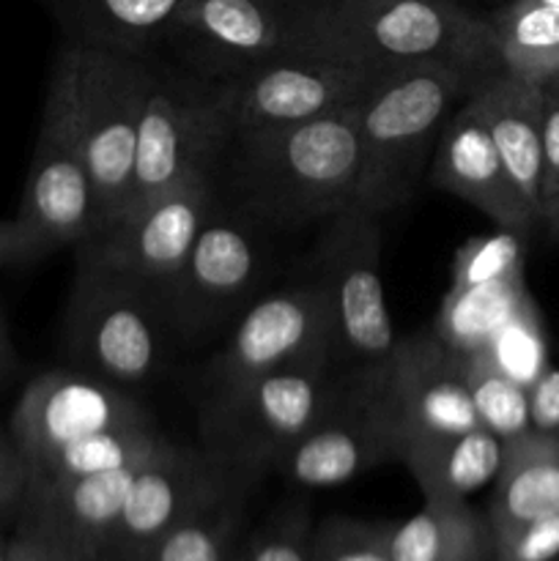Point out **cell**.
<instances>
[{
  "label": "cell",
  "mask_w": 559,
  "mask_h": 561,
  "mask_svg": "<svg viewBox=\"0 0 559 561\" xmlns=\"http://www.w3.org/2000/svg\"><path fill=\"white\" fill-rule=\"evenodd\" d=\"M146 425H153L146 405L115 383L85 370H47L16 400L9 433L33 469L93 433Z\"/></svg>",
  "instance_id": "14"
},
{
  "label": "cell",
  "mask_w": 559,
  "mask_h": 561,
  "mask_svg": "<svg viewBox=\"0 0 559 561\" xmlns=\"http://www.w3.org/2000/svg\"><path fill=\"white\" fill-rule=\"evenodd\" d=\"M524 239L513 230L497 228L488 236H475L466 241L453 261V288L491 283L524 272Z\"/></svg>",
  "instance_id": "32"
},
{
  "label": "cell",
  "mask_w": 559,
  "mask_h": 561,
  "mask_svg": "<svg viewBox=\"0 0 559 561\" xmlns=\"http://www.w3.org/2000/svg\"><path fill=\"white\" fill-rule=\"evenodd\" d=\"M532 431L559 438V367L548 365L529 389Z\"/></svg>",
  "instance_id": "39"
},
{
  "label": "cell",
  "mask_w": 559,
  "mask_h": 561,
  "mask_svg": "<svg viewBox=\"0 0 559 561\" xmlns=\"http://www.w3.org/2000/svg\"><path fill=\"white\" fill-rule=\"evenodd\" d=\"M395 460L392 438L360 370L334 381L332 398L316 422L296 438L272 471L301 488H334Z\"/></svg>",
  "instance_id": "17"
},
{
  "label": "cell",
  "mask_w": 559,
  "mask_h": 561,
  "mask_svg": "<svg viewBox=\"0 0 559 561\" xmlns=\"http://www.w3.org/2000/svg\"><path fill=\"white\" fill-rule=\"evenodd\" d=\"M228 137L230 102L225 82L186 85L153 75L137 126L129 203L121 219L168 195L181 181L208 173V159Z\"/></svg>",
  "instance_id": "7"
},
{
  "label": "cell",
  "mask_w": 559,
  "mask_h": 561,
  "mask_svg": "<svg viewBox=\"0 0 559 561\" xmlns=\"http://www.w3.org/2000/svg\"><path fill=\"white\" fill-rule=\"evenodd\" d=\"M526 299H529V290H526L524 272L482 285H469V288L449 285L433 332L455 354H482L499 329L524 307Z\"/></svg>",
  "instance_id": "27"
},
{
  "label": "cell",
  "mask_w": 559,
  "mask_h": 561,
  "mask_svg": "<svg viewBox=\"0 0 559 561\" xmlns=\"http://www.w3.org/2000/svg\"><path fill=\"white\" fill-rule=\"evenodd\" d=\"M71 553L42 529L16 520V531L9 540V557L5 561H66Z\"/></svg>",
  "instance_id": "40"
},
{
  "label": "cell",
  "mask_w": 559,
  "mask_h": 561,
  "mask_svg": "<svg viewBox=\"0 0 559 561\" xmlns=\"http://www.w3.org/2000/svg\"><path fill=\"white\" fill-rule=\"evenodd\" d=\"M66 561H85V559H77V557H69Z\"/></svg>",
  "instance_id": "46"
},
{
  "label": "cell",
  "mask_w": 559,
  "mask_h": 561,
  "mask_svg": "<svg viewBox=\"0 0 559 561\" xmlns=\"http://www.w3.org/2000/svg\"><path fill=\"white\" fill-rule=\"evenodd\" d=\"M53 247L33 228H27L20 217L0 219V268L25 266L47 257Z\"/></svg>",
  "instance_id": "38"
},
{
  "label": "cell",
  "mask_w": 559,
  "mask_h": 561,
  "mask_svg": "<svg viewBox=\"0 0 559 561\" xmlns=\"http://www.w3.org/2000/svg\"><path fill=\"white\" fill-rule=\"evenodd\" d=\"M307 55L362 66H455L475 80L504 71L486 14L460 0H294Z\"/></svg>",
  "instance_id": "1"
},
{
  "label": "cell",
  "mask_w": 559,
  "mask_h": 561,
  "mask_svg": "<svg viewBox=\"0 0 559 561\" xmlns=\"http://www.w3.org/2000/svg\"><path fill=\"white\" fill-rule=\"evenodd\" d=\"M395 561H491L493 529L466 499L425 493V504L389 535Z\"/></svg>",
  "instance_id": "23"
},
{
  "label": "cell",
  "mask_w": 559,
  "mask_h": 561,
  "mask_svg": "<svg viewBox=\"0 0 559 561\" xmlns=\"http://www.w3.org/2000/svg\"><path fill=\"white\" fill-rule=\"evenodd\" d=\"M318 268L332 312L334 356L354 362L356 370L387 359L398 337L381 283V217L349 208L329 219Z\"/></svg>",
  "instance_id": "10"
},
{
  "label": "cell",
  "mask_w": 559,
  "mask_h": 561,
  "mask_svg": "<svg viewBox=\"0 0 559 561\" xmlns=\"http://www.w3.org/2000/svg\"><path fill=\"white\" fill-rule=\"evenodd\" d=\"M164 47L208 82L307 55L294 0H190Z\"/></svg>",
  "instance_id": "12"
},
{
  "label": "cell",
  "mask_w": 559,
  "mask_h": 561,
  "mask_svg": "<svg viewBox=\"0 0 559 561\" xmlns=\"http://www.w3.org/2000/svg\"><path fill=\"white\" fill-rule=\"evenodd\" d=\"M482 354L493 362L502 373H507L513 381L529 389L535 378L548 367V343L546 329H543L540 310L535 299H526L524 307L499 329Z\"/></svg>",
  "instance_id": "31"
},
{
  "label": "cell",
  "mask_w": 559,
  "mask_h": 561,
  "mask_svg": "<svg viewBox=\"0 0 559 561\" xmlns=\"http://www.w3.org/2000/svg\"><path fill=\"white\" fill-rule=\"evenodd\" d=\"M554 513H559V438L529 431L504 444L486 515L491 529H504Z\"/></svg>",
  "instance_id": "24"
},
{
  "label": "cell",
  "mask_w": 559,
  "mask_h": 561,
  "mask_svg": "<svg viewBox=\"0 0 559 561\" xmlns=\"http://www.w3.org/2000/svg\"><path fill=\"white\" fill-rule=\"evenodd\" d=\"M504 458V442L486 427L420 444L400 458L425 493L469 499L491 485Z\"/></svg>",
  "instance_id": "25"
},
{
  "label": "cell",
  "mask_w": 559,
  "mask_h": 561,
  "mask_svg": "<svg viewBox=\"0 0 559 561\" xmlns=\"http://www.w3.org/2000/svg\"><path fill=\"white\" fill-rule=\"evenodd\" d=\"M310 535L307 515L290 510L258 531L233 561H310Z\"/></svg>",
  "instance_id": "35"
},
{
  "label": "cell",
  "mask_w": 559,
  "mask_h": 561,
  "mask_svg": "<svg viewBox=\"0 0 559 561\" xmlns=\"http://www.w3.org/2000/svg\"><path fill=\"white\" fill-rule=\"evenodd\" d=\"M236 140L241 186L269 217L307 222L360 206L365 159L356 107Z\"/></svg>",
  "instance_id": "2"
},
{
  "label": "cell",
  "mask_w": 559,
  "mask_h": 561,
  "mask_svg": "<svg viewBox=\"0 0 559 561\" xmlns=\"http://www.w3.org/2000/svg\"><path fill=\"white\" fill-rule=\"evenodd\" d=\"M168 444V438L153 425L118 427V431L93 433L69 447L58 449L31 469V482L75 480V477L104 474V471L126 469L153 458Z\"/></svg>",
  "instance_id": "28"
},
{
  "label": "cell",
  "mask_w": 559,
  "mask_h": 561,
  "mask_svg": "<svg viewBox=\"0 0 559 561\" xmlns=\"http://www.w3.org/2000/svg\"><path fill=\"white\" fill-rule=\"evenodd\" d=\"M27 485H31V466H27L20 444L5 427L0 431V524L9 518H20Z\"/></svg>",
  "instance_id": "36"
},
{
  "label": "cell",
  "mask_w": 559,
  "mask_h": 561,
  "mask_svg": "<svg viewBox=\"0 0 559 561\" xmlns=\"http://www.w3.org/2000/svg\"><path fill=\"white\" fill-rule=\"evenodd\" d=\"M258 274V250L239 222L228 217H212L192 244L184 266L164 290L175 323L186 332L217 321L233 310Z\"/></svg>",
  "instance_id": "20"
},
{
  "label": "cell",
  "mask_w": 559,
  "mask_h": 561,
  "mask_svg": "<svg viewBox=\"0 0 559 561\" xmlns=\"http://www.w3.org/2000/svg\"><path fill=\"white\" fill-rule=\"evenodd\" d=\"M208 217L212 184L208 173H201L91 236L77 250L80 261L121 274L164 299Z\"/></svg>",
  "instance_id": "13"
},
{
  "label": "cell",
  "mask_w": 559,
  "mask_h": 561,
  "mask_svg": "<svg viewBox=\"0 0 559 561\" xmlns=\"http://www.w3.org/2000/svg\"><path fill=\"white\" fill-rule=\"evenodd\" d=\"M507 75L546 88L559 75V9L540 0H504L486 11Z\"/></svg>",
  "instance_id": "26"
},
{
  "label": "cell",
  "mask_w": 559,
  "mask_h": 561,
  "mask_svg": "<svg viewBox=\"0 0 559 561\" xmlns=\"http://www.w3.org/2000/svg\"><path fill=\"white\" fill-rule=\"evenodd\" d=\"M491 561H559V513L493 529Z\"/></svg>",
  "instance_id": "34"
},
{
  "label": "cell",
  "mask_w": 559,
  "mask_h": 561,
  "mask_svg": "<svg viewBox=\"0 0 559 561\" xmlns=\"http://www.w3.org/2000/svg\"><path fill=\"white\" fill-rule=\"evenodd\" d=\"M540 3H546V5H554V9H559V0H540Z\"/></svg>",
  "instance_id": "44"
},
{
  "label": "cell",
  "mask_w": 559,
  "mask_h": 561,
  "mask_svg": "<svg viewBox=\"0 0 559 561\" xmlns=\"http://www.w3.org/2000/svg\"><path fill=\"white\" fill-rule=\"evenodd\" d=\"M464 359L466 389L471 405L486 431L502 438L504 444L532 431L529 392L518 381L499 370L486 354L460 356Z\"/></svg>",
  "instance_id": "30"
},
{
  "label": "cell",
  "mask_w": 559,
  "mask_h": 561,
  "mask_svg": "<svg viewBox=\"0 0 559 561\" xmlns=\"http://www.w3.org/2000/svg\"><path fill=\"white\" fill-rule=\"evenodd\" d=\"M64 49L71 64L77 131L96 201V236L121 219L129 203L137 126L153 71L146 58L71 42Z\"/></svg>",
  "instance_id": "5"
},
{
  "label": "cell",
  "mask_w": 559,
  "mask_h": 561,
  "mask_svg": "<svg viewBox=\"0 0 559 561\" xmlns=\"http://www.w3.org/2000/svg\"><path fill=\"white\" fill-rule=\"evenodd\" d=\"M162 296L121 274L77 261L75 288L64 318L66 351L115 387L148 381L162 365Z\"/></svg>",
  "instance_id": "6"
},
{
  "label": "cell",
  "mask_w": 559,
  "mask_h": 561,
  "mask_svg": "<svg viewBox=\"0 0 559 561\" xmlns=\"http://www.w3.org/2000/svg\"><path fill=\"white\" fill-rule=\"evenodd\" d=\"M5 557H9V540H0V561H5Z\"/></svg>",
  "instance_id": "43"
},
{
  "label": "cell",
  "mask_w": 559,
  "mask_h": 561,
  "mask_svg": "<svg viewBox=\"0 0 559 561\" xmlns=\"http://www.w3.org/2000/svg\"><path fill=\"white\" fill-rule=\"evenodd\" d=\"M499 3H504V0H499Z\"/></svg>",
  "instance_id": "47"
},
{
  "label": "cell",
  "mask_w": 559,
  "mask_h": 561,
  "mask_svg": "<svg viewBox=\"0 0 559 561\" xmlns=\"http://www.w3.org/2000/svg\"><path fill=\"white\" fill-rule=\"evenodd\" d=\"M66 38L80 47L151 58L190 0H49Z\"/></svg>",
  "instance_id": "22"
},
{
  "label": "cell",
  "mask_w": 559,
  "mask_h": 561,
  "mask_svg": "<svg viewBox=\"0 0 559 561\" xmlns=\"http://www.w3.org/2000/svg\"><path fill=\"white\" fill-rule=\"evenodd\" d=\"M469 102L491 131L510 179L540 217L543 85L497 71L471 88Z\"/></svg>",
  "instance_id": "21"
},
{
  "label": "cell",
  "mask_w": 559,
  "mask_h": 561,
  "mask_svg": "<svg viewBox=\"0 0 559 561\" xmlns=\"http://www.w3.org/2000/svg\"><path fill=\"white\" fill-rule=\"evenodd\" d=\"M334 359V329L321 283L263 296L236 323L212 365L214 392L307 359Z\"/></svg>",
  "instance_id": "15"
},
{
  "label": "cell",
  "mask_w": 559,
  "mask_h": 561,
  "mask_svg": "<svg viewBox=\"0 0 559 561\" xmlns=\"http://www.w3.org/2000/svg\"><path fill=\"white\" fill-rule=\"evenodd\" d=\"M431 184L475 206L497 228L529 236L540 225L469 99L458 104L438 135L431 157Z\"/></svg>",
  "instance_id": "18"
},
{
  "label": "cell",
  "mask_w": 559,
  "mask_h": 561,
  "mask_svg": "<svg viewBox=\"0 0 559 561\" xmlns=\"http://www.w3.org/2000/svg\"><path fill=\"white\" fill-rule=\"evenodd\" d=\"M16 217L36 230L53 252L69 244L80 247L96 230V201L77 131L66 49L58 53L49 75L42 124Z\"/></svg>",
  "instance_id": "9"
},
{
  "label": "cell",
  "mask_w": 559,
  "mask_h": 561,
  "mask_svg": "<svg viewBox=\"0 0 559 561\" xmlns=\"http://www.w3.org/2000/svg\"><path fill=\"white\" fill-rule=\"evenodd\" d=\"M389 69L321 55L269 60L225 82L230 102V137L285 129L334 110L360 107Z\"/></svg>",
  "instance_id": "11"
},
{
  "label": "cell",
  "mask_w": 559,
  "mask_h": 561,
  "mask_svg": "<svg viewBox=\"0 0 559 561\" xmlns=\"http://www.w3.org/2000/svg\"><path fill=\"white\" fill-rule=\"evenodd\" d=\"M142 463L104 471V474L75 477V480L31 482L16 520L42 529L71 557L104 561L132 482Z\"/></svg>",
  "instance_id": "19"
},
{
  "label": "cell",
  "mask_w": 559,
  "mask_h": 561,
  "mask_svg": "<svg viewBox=\"0 0 559 561\" xmlns=\"http://www.w3.org/2000/svg\"><path fill=\"white\" fill-rule=\"evenodd\" d=\"M548 85H554V88H559V75H557V77H554V80H551V82H548Z\"/></svg>",
  "instance_id": "45"
},
{
  "label": "cell",
  "mask_w": 559,
  "mask_h": 561,
  "mask_svg": "<svg viewBox=\"0 0 559 561\" xmlns=\"http://www.w3.org/2000/svg\"><path fill=\"white\" fill-rule=\"evenodd\" d=\"M16 365V354H14V345H11L9 337V327H5V316L0 310V381L14 370Z\"/></svg>",
  "instance_id": "41"
},
{
  "label": "cell",
  "mask_w": 559,
  "mask_h": 561,
  "mask_svg": "<svg viewBox=\"0 0 559 561\" xmlns=\"http://www.w3.org/2000/svg\"><path fill=\"white\" fill-rule=\"evenodd\" d=\"M477 82L466 71L436 60L395 66L381 77L356 107L365 159L356 208L384 217L414 195L444 124Z\"/></svg>",
  "instance_id": "3"
},
{
  "label": "cell",
  "mask_w": 559,
  "mask_h": 561,
  "mask_svg": "<svg viewBox=\"0 0 559 561\" xmlns=\"http://www.w3.org/2000/svg\"><path fill=\"white\" fill-rule=\"evenodd\" d=\"M392 526L329 518L310 535V561H395Z\"/></svg>",
  "instance_id": "33"
},
{
  "label": "cell",
  "mask_w": 559,
  "mask_h": 561,
  "mask_svg": "<svg viewBox=\"0 0 559 561\" xmlns=\"http://www.w3.org/2000/svg\"><path fill=\"white\" fill-rule=\"evenodd\" d=\"M559 192V88H543L540 135V208Z\"/></svg>",
  "instance_id": "37"
},
{
  "label": "cell",
  "mask_w": 559,
  "mask_h": 561,
  "mask_svg": "<svg viewBox=\"0 0 559 561\" xmlns=\"http://www.w3.org/2000/svg\"><path fill=\"white\" fill-rule=\"evenodd\" d=\"M239 480L206 449L168 442L137 471L104 561H132L175 524L236 491Z\"/></svg>",
  "instance_id": "16"
},
{
  "label": "cell",
  "mask_w": 559,
  "mask_h": 561,
  "mask_svg": "<svg viewBox=\"0 0 559 561\" xmlns=\"http://www.w3.org/2000/svg\"><path fill=\"white\" fill-rule=\"evenodd\" d=\"M395 447V460L436 438L480 427L464 359L436 332L398 340L392 354L360 370Z\"/></svg>",
  "instance_id": "8"
},
{
  "label": "cell",
  "mask_w": 559,
  "mask_h": 561,
  "mask_svg": "<svg viewBox=\"0 0 559 561\" xmlns=\"http://www.w3.org/2000/svg\"><path fill=\"white\" fill-rule=\"evenodd\" d=\"M540 225L546 228V233L551 236V239L559 241V192L551 197V201L543 203Z\"/></svg>",
  "instance_id": "42"
},
{
  "label": "cell",
  "mask_w": 559,
  "mask_h": 561,
  "mask_svg": "<svg viewBox=\"0 0 559 561\" xmlns=\"http://www.w3.org/2000/svg\"><path fill=\"white\" fill-rule=\"evenodd\" d=\"M332 359H307L214 392L203 409V449L236 477L274 469L332 398Z\"/></svg>",
  "instance_id": "4"
},
{
  "label": "cell",
  "mask_w": 559,
  "mask_h": 561,
  "mask_svg": "<svg viewBox=\"0 0 559 561\" xmlns=\"http://www.w3.org/2000/svg\"><path fill=\"white\" fill-rule=\"evenodd\" d=\"M239 488L175 524L132 561H233L239 529Z\"/></svg>",
  "instance_id": "29"
}]
</instances>
